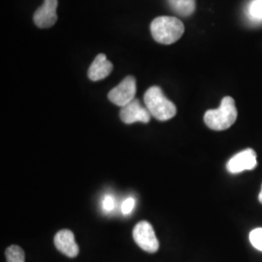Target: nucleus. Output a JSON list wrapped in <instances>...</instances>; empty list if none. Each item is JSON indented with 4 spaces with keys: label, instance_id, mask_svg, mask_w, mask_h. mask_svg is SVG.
<instances>
[{
    "label": "nucleus",
    "instance_id": "f257e3e1",
    "mask_svg": "<svg viewBox=\"0 0 262 262\" xmlns=\"http://www.w3.org/2000/svg\"><path fill=\"white\" fill-rule=\"evenodd\" d=\"M185 32V26L175 17H158L150 23V33L154 39L163 45L177 42Z\"/></svg>",
    "mask_w": 262,
    "mask_h": 262
},
{
    "label": "nucleus",
    "instance_id": "f03ea898",
    "mask_svg": "<svg viewBox=\"0 0 262 262\" xmlns=\"http://www.w3.org/2000/svg\"><path fill=\"white\" fill-rule=\"evenodd\" d=\"M237 116L238 112L234 99L230 96H225L217 109H211L205 113L204 122L213 130H225L233 125Z\"/></svg>",
    "mask_w": 262,
    "mask_h": 262
},
{
    "label": "nucleus",
    "instance_id": "7ed1b4c3",
    "mask_svg": "<svg viewBox=\"0 0 262 262\" xmlns=\"http://www.w3.org/2000/svg\"><path fill=\"white\" fill-rule=\"evenodd\" d=\"M144 103L150 115L160 122L168 121L177 114L175 104L170 101L163 94L162 90L157 85L150 86L145 93Z\"/></svg>",
    "mask_w": 262,
    "mask_h": 262
},
{
    "label": "nucleus",
    "instance_id": "20e7f679",
    "mask_svg": "<svg viewBox=\"0 0 262 262\" xmlns=\"http://www.w3.org/2000/svg\"><path fill=\"white\" fill-rule=\"evenodd\" d=\"M135 243L147 253H154L159 249V242L150 223L143 221L135 225L133 229Z\"/></svg>",
    "mask_w": 262,
    "mask_h": 262
},
{
    "label": "nucleus",
    "instance_id": "39448f33",
    "mask_svg": "<svg viewBox=\"0 0 262 262\" xmlns=\"http://www.w3.org/2000/svg\"><path fill=\"white\" fill-rule=\"evenodd\" d=\"M136 91L137 86L135 78L133 76H127L116 88L110 91L108 94V99L115 105L123 107L135 99Z\"/></svg>",
    "mask_w": 262,
    "mask_h": 262
},
{
    "label": "nucleus",
    "instance_id": "423d86ee",
    "mask_svg": "<svg viewBox=\"0 0 262 262\" xmlns=\"http://www.w3.org/2000/svg\"><path fill=\"white\" fill-rule=\"evenodd\" d=\"M150 117L151 115L149 110L146 107H143L137 98L132 100L130 103L122 107L120 112V118L122 122L126 124L137 122L148 123L150 121Z\"/></svg>",
    "mask_w": 262,
    "mask_h": 262
},
{
    "label": "nucleus",
    "instance_id": "0eeeda50",
    "mask_svg": "<svg viewBox=\"0 0 262 262\" xmlns=\"http://www.w3.org/2000/svg\"><path fill=\"white\" fill-rule=\"evenodd\" d=\"M257 165L256 154L252 149H247L236 154L228 160L226 168L232 174L241 173L246 170H253Z\"/></svg>",
    "mask_w": 262,
    "mask_h": 262
},
{
    "label": "nucleus",
    "instance_id": "6e6552de",
    "mask_svg": "<svg viewBox=\"0 0 262 262\" xmlns=\"http://www.w3.org/2000/svg\"><path fill=\"white\" fill-rule=\"evenodd\" d=\"M57 0H45L44 4L34 13L33 20L39 28H52L56 23Z\"/></svg>",
    "mask_w": 262,
    "mask_h": 262
},
{
    "label": "nucleus",
    "instance_id": "1a4fd4ad",
    "mask_svg": "<svg viewBox=\"0 0 262 262\" xmlns=\"http://www.w3.org/2000/svg\"><path fill=\"white\" fill-rule=\"evenodd\" d=\"M54 242L56 249L70 258H74L79 254V246L76 243L74 234L68 229L58 231L55 236Z\"/></svg>",
    "mask_w": 262,
    "mask_h": 262
},
{
    "label": "nucleus",
    "instance_id": "9d476101",
    "mask_svg": "<svg viewBox=\"0 0 262 262\" xmlns=\"http://www.w3.org/2000/svg\"><path fill=\"white\" fill-rule=\"evenodd\" d=\"M113 64L104 54H99L94 58V62L89 68L88 76L92 81H100L111 74Z\"/></svg>",
    "mask_w": 262,
    "mask_h": 262
},
{
    "label": "nucleus",
    "instance_id": "9b49d317",
    "mask_svg": "<svg viewBox=\"0 0 262 262\" xmlns=\"http://www.w3.org/2000/svg\"><path fill=\"white\" fill-rule=\"evenodd\" d=\"M170 8L181 17H188L193 14L196 7L195 0H167Z\"/></svg>",
    "mask_w": 262,
    "mask_h": 262
},
{
    "label": "nucleus",
    "instance_id": "f8f14e48",
    "mask_svg": "<svg viewBox=\"0 0 262 262\" xmlns=\"http://www.w3.org/2000/svg\"><path fill=\"white\" fill-rule=\"evenodd\" d=\"M247 14L253 21H262V0H252L248 5Z\"/></svg>",
    "mask_w": 262,
    "mask_h": 262
},
{
    "label": "nucleus",
    "instance_id": "ddd939ff",
    "mask_svg": "<svg viewBox=\"0 0 262 262\" xmlns=\"http://www.w3.org/2000/svg\"><path fill=\"white\" fill-rule=\"evenodd\" d=\"M5 256L7 262H26L25 252L21 248L16 245L10 246L9 248H7L5 252Z\"/></svg>",
    "mask_w": 262,
    "mask_h": 262
},
{
    "label": "nucleus",
    "instance_id": "4468645a",
    "mask_svg": "<svg viewBox=\"0 0 262 262\" xmlns=\"http://www.w3.org/2000/svg\"><path fill=\"white\" fill-rule=\"evenodd\" d=\"M250 241L257 251L262 252V228H255L250 233Z\"/></svg>",
    "mask_w": 262,
    "mask_h": 262
},
{
    "label": "nucleus",
    "instance_id": "2eb2a0df",
    "mask_svg": "<svg viewBox=\"0 0 262 262\" xmlns=\"http://www.w3.org/2000/svg\"><path fill=\"white\" fill-rule=\"evenodd\" d=\"M135 203H136V201L133 197H128L127 199H125L122 202V207H121L122 215H130L135 207Z\"/></svg>",
    "mask_w": 262,
    "mask_h": 262
},
{
    "label": "nucleus",
    "instance_id": "dca6fc26",
    "mask_svg": "<svg viewBox=\"0 0 262 262\" xmlns=\"http://www.w3.org/2000/svg\"><path fill=\"white\" fill-rule=\"evenodd\" d=\"M102 207L105 212L109 213L111 212L113 209L115 208V199L111 195H107L104 197L103 201H102Z\"/></svg>",
    "mask_w": 262,
    "mask_h": 262
},
{
    "label": "nucleus",
    "instance_id": "f3484780",
    "mask_svg": "<svg viewBox=\"0 0 262 262\" xmlns=\"http://www.w3.org/2000/svg\"><path fill=\"white\" fill-rule=\"evenodd\" d=\"M258 199H259V201H260V203L262 204V187L261 190H260V193H259V196H258Z\"/></svg>",
    "mask_w": 262,
    "mask_h": 262
}]
</instances>
